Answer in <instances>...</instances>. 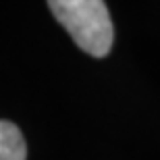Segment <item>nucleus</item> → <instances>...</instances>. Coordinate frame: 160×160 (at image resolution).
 <instances>
[{
	"label": "nucleus",
	"instance_id": "nucleus-1",
	"mask_svg": "<svg viewBox=\"0 0 160 160\" xmlns=\"http://www.w3.org/2000/svg\"><path fill=\"white\" fill-rule=\"evenodd\" d=\"M52 11L62 27L83 52L102 58L110 52L114 40L112 19L106 2L102 0H50Z\"/></svg>",
	"mask_w": 160,
	"mask_h": 160
},
{
	"label": "nucleus",
	"instance_id": "nucleus-2",
	"mask_svg": "<svg viewBox=\"0 0 160 160\" xmlns=\"http://www.w3.org/2000/svg\"><path fill=\"white\" fill-rule=\"evenodd\" d=\"M27 143L15 123L0 121V160H25Z\"/></svg>",
	"mask_w": 160,
	"mask_h": 160
}]
</instances>
